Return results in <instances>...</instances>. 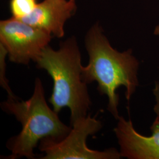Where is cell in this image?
I'll list each match as a JSON object with an SVG mask.
<instances>
[{
  "mask_svg": "<svg viewBox=\"0 0 159 159\" xmlns=\"http://www.w3.org/2000/svg\"><path fill=\"white\" fill-rule=\"evenodd\" d=\"M114 129L120 146L121 157L130 159H159V116L151 127L152 135L143 136L134 129L130 119L120 117Z\"/></svg>",
  "mask_w": 159,
  "mask_h": 159,
  "instance_id": "cell-6",
  "label": "cell"
},
{
  "mask_svg": "<svg viewBox=\"0 0 159 159\" xmlns=\"http://www.w3.org/2000/svg\"><path fill=\"white\" fill-rule=\"evenodd\" d=\"M68 134L60 140L45 138L40 142L39 148L44 154L41 159H118L121 155L116 148L104 151L89 148L88 137L101 130L102 123L90 114L77 120L71 125Z\"/></svg>",
  "mask_w": 159,
  "mask_h": 159,
  "instance_id": "cell-4",
  "label": "cell"
},
{
  "mask_svg": "<svg viewBox=\"0 0 159 159\" xmlns=\"http://www.w3.org/2000/svg\"><path fill=\"white\" fill-rule=\"evenodd\" d=\"M8 52L4 46L0 43V85L7 91L8 98L17 99L18 97L14 95L8 84V80L6 77L7 64L6 58Z\"/></svg>",
  "mask_w": 159,
  "mask_h": 159,
  "instance_id": "cell-9",
  "label": "cell"
},
{
  "mask_svg": "<svg viewBox=\"0 0 159 159\" xmlns=\"http://www.w3.org/2000/svg\"><path fill=\"white\" fill-rule=\"evenodd\" d=\"M52 34L14 17L0 22V43L12 63L28 65L48 46Z\"/></svg>",
  "mask_w": 159,
  "mask_h": 159,
  "instance_id": "cell-5",
  "label": "cell"
},
{
  "mask_svg": "<svg viewBox=\"0 0 159 159\" xmlns=\"http://www.w3.org/2000/svg\"><path fill=\"white\" fill-rule=\"evenodd\" d=\"M37 4V0H11L10 9L12 17L21 20L28 16Z\"/></svg>",
  "mask_w": 159,
  "mask_h": 159,
  "instance_id": "cell-8",
  "label": "cell"
},
{
  "mask_svg": "<svg viewBox=\"0 0 159 159\" xmlns=\"http://www.w3.org/2000/svg\"><path fill=\"white\" fill-rule=\"evenodd\" d=\"M156 34H159V27H158L156 30V32H155Z\"/></svg>",
  "mask_w": 159,
  "mask_h": 159,
  "instance_id": "cell-11",
  "label": "cell"
},
{
  "mask_svg": "<svg viewBox=\"0 0 159 159\" xmlns=\"http://www.w3.org/2000/svg\"><path fill=\"white\" fill-rule=\"evenodd\" d=\"M1 107L6 113L14 115L22 125L20 133L7 142V148L11 154L6 159H35L34 149L42 139H62L71 129V126L63 123L58 113L48 106L39 78L35 80L34 92L29 100L8 98L1 103Z\"/></svg>",
  "mask_w": 159,
  "mask_h": 159,
  "instance_id": "cell-3",
  "label": "cell"
},
{
  "mask_svg": "<svg viewBox=\"0 0 159 159\" xmlns=\"http://www.w3.org/2000/svg\"><path fill=\"white\" fill-rule=\"evenodd\" d=\"M75 10V0H43L28 16L19 20L62 38L65 23Z\"/></svg>",
  "mask_w": 159,
  "mask_h": 159,
  "instance_id": "cell-7",
  "label": "cell"
},
{
  "mask_svg": "<svg viewBox=\"0 0 159 159\" xmlns=\"http://www.w3.org/2000/svg\"><path fill=\"white\" fill-rule=\"evenodd\" d=\"M85 46L89 61L87 66H83L82 79L87 84L96 81L100 94L108 97V111L119 119L117 90L124 86L125 97L127 101L130 100L139 85L137 74L139 63L131 50L120 52L113 48L98 24L88 31Z\"/></svg>",
  "mask_w": 159,
  "mask_h": 159,
  "instance_id": "cell-1",
  "label": "cell"
},
{
  "mask_svg": "<svg viewBox=\"0 0 159 159\" xmlns=\"http://www.w3.org/2000/svg\"><path fill=\"white\" fill-rule=\"evenodd\" d=\"M37 68L46 70L53 81L48 102L59 113L64 107L71 111L70 124L87 116L91 105L87 84L81 77V56L76 39L61 43L58 50L47 46L34 61Z\"/></svg>",
  "mask_w": 159,
  "mask_h": 159,
  "instance_id": "cell-2",
  "label": "cell"
},
{
  "mask_svg": "<svg viewBox=\"0 0 159 159\" xmlns=\"http://www.w3.org/2000/svg\"><path fill=\"white\" fill-rule=\"evenodd\" d=\"M153 93L156 97V104L154 107V111L159 116V83H156V87L153 90Z\"/></svg>",
  "mask_w": 159,
  "mask_h": 159,
  "instance_id": "cell-10",
  "label": "cell"
}]
</instances>
